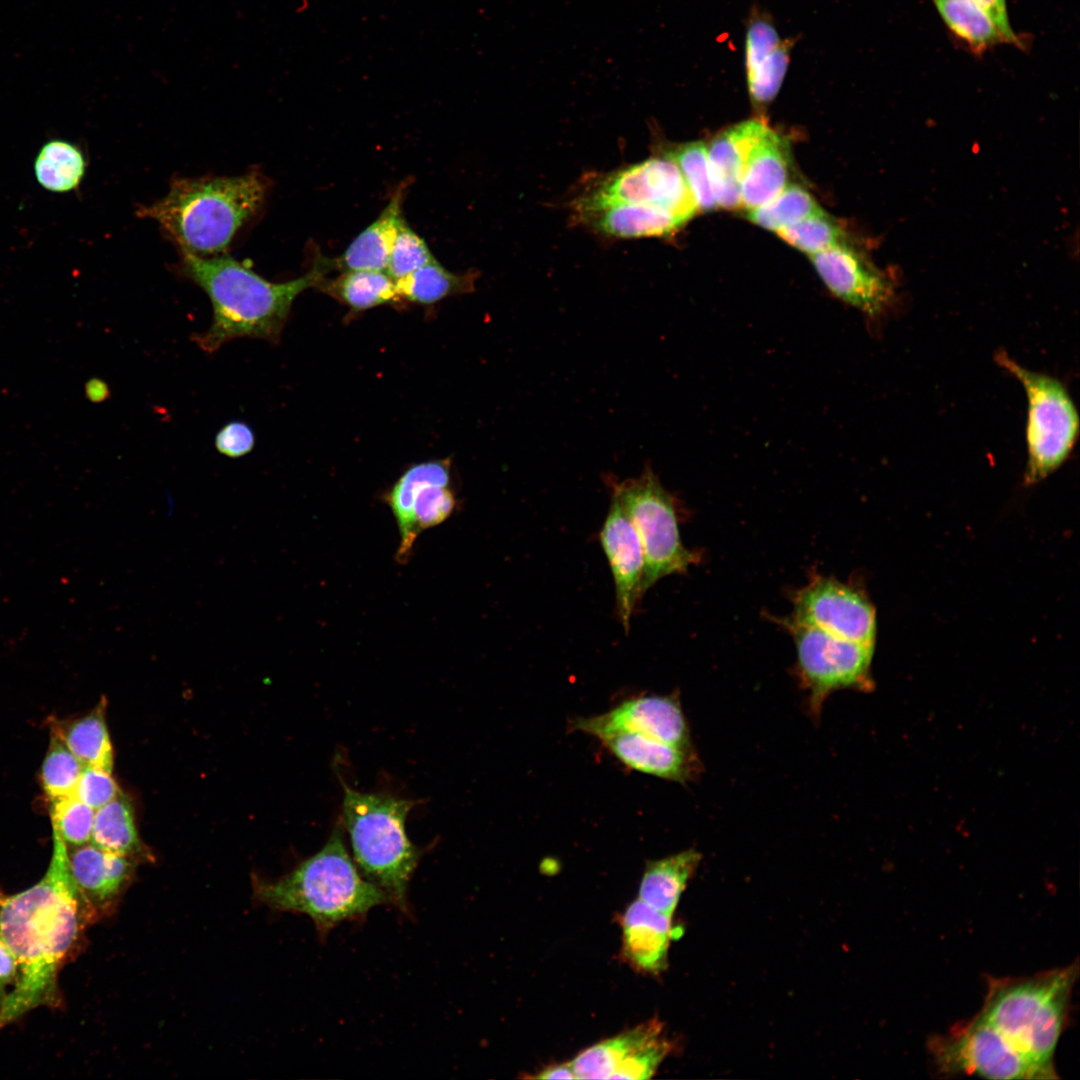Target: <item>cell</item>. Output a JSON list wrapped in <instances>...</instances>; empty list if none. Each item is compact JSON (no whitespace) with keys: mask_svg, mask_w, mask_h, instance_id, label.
I'll list each match as a JSON object with an SVG mask.
<instances>
[{"mask_svg":"<svg viewBox=\"0 0 1080 1080\" xmlns=\"http://www.w3.org/2000/svg\"><path fill=\"white\" fill-rule=\"evenodd\" d=\"M768 128L760 119L742 121L720 132L707 146L718 207L741 208V181L747 160Z\"/></svg>","mask_w":1080,"mask_h":1080,"instance_id":"cell-21","label":"cell"},{"mask_svg":"<svg viewBox=\"0 0 1080 1080\" xmlns=\"http://www.w3.org/2000/svg\"><path fill=\"white\" fill-rule=\"evenodd\" d=\"M72 877L98 918L115 912L135 872V859L93 844L68 849Z\"/></svg>","mask_w":1080,"mask_h":1080,"instance_id":"cell-18","label":"cell"},{"mask_svg":"<svg viewBox=\"0 0 1080 1080\" xmlns=\"http://www.w3.org/2000/svg\"><path fill=\"white\" fill-rule=\"evenodd\" d=\"M267 187L257 171L175 179L163 198L140 208L138 215L156 221L182 253L216 256L259 210Z\"/></svg>","mask_w":1080,"mask_h":1080,"instance_id":"cell-3","label":"cell"},{"mask_svg":"<svg viewBox=\"0 0 1080 1080\" xmlns=\"http://www.w3.org/2000/svg\"><path fill=\"white\" fill-rule=\"evenodd\" d=\"M942 1072L989 1079H1043L992 1025L979 1014L930 1043Z\"/></svg>","mask_w":1080,"mask_h":1080,"instance_id":"cell-10","label":"cell"},{"mask_svg":"<svg viewBox=\"0 0 1080 1080\" xmlns=\"http://www.w3.org/2000/svg\"><path fill=\"white\" fill-rule=\"evenodd\" d=\"M18 974L17 960L0 937V1001L6 996V986L15 983Z\"/></svg>","mask_w":1080,"mask_h":1080,"instance_id":"cell-43","label":"cell"},{"mask_svg":"<svg viewBox=\"0 0 1080 1080\" xmlns=\"http://www.w3.org/2000/svg\"><path fill=\"white\" fill-rule=\"evenodd\" d=\"M657 1018L636 1025L582 1050L572 1061L577 1079H610L617 1067L645 1044L663 1034Z\"/></svg>","mask_w":1080,"mask_h":1080,"instance_id":"cell-26","label":"cell"},{"mask_svg":"<svg viewBox=\"0 0 1080 1080\" xmlns=\"http://www.w3.org/2000/svg\"><path fill=\"white\" fill-rule=\"evenodd\" d=\"M253 891L271 909L307 915L321 939L339 924L363 920L373 908L389 903L350 857L339 822L317 853L276 881L254 879Z\"/></svg>","mask_w":1080,"mask_h":1080,"instance_id":"cell-4","label":"cell"},{"mask_svg":"<svg viewBox=\"0 0 1080 1080\" xmlns=\"http://www.w3.org/2000/svg\"><path fill=\"white\" fill-rule=\"evenodd\" d=\"M99 920L76 886L66 843L53 832L44 877L16 894L0 890V937L18 963L13 989L0 1001V1029L40 1007H58V974Z\"/></svg>","mask_w":1080,"mask_h":1080,"instance_id":"cell-1","label":"cell"},{"mask_svg":"<svg viewBox=\"0 0 1080 1080\" xmlns=\"http://www.w3.org/2000/svg\"><path fill=\"white\" fill-rule=\"evenodd\" d=\"M83 768V764L66 745L50 733V743L40 773L41 786L47 798L52 801L75 795Z\"/></svg>","mask_w":1080,"mask_h":1080,"instance_id":"cell-36","label":"cell"},{"mask_svg":"<svg viewBox=\"0 0 1080 1080\" xmlns=\"http://www.w3.org/2000/svg\"><path fill=\"white\" fill-rule=\"evenodd\" d=\"M105 703L72 719H51L50 733L56 735L83 764L111 773L113 749L106 721Z\"/></svg>","mask_w":1080,"mask_h":1080,"instance_id":"cell-27","label":"cell"},{"mask_svg":"<svg viewBox=\"0 0 1080 1080\" xmlns=\"http://www.w3.org/2000/svg\"><path fill=\"white\" fill-rule=\"evenodd\" d=\"M1078 961L1024 978H990L978 1013L1043 1076L1054 1079L1055 1050L1064 1030Z\"/></svg>","mask_w":1080,"mask_h":1080,"instance_id":"cell-5","label":"cell"},{"mask_svg":"<svg viewBox=\"0 0 1080 1080\" xmlns=\"http://www.w3.org/2000/svg\"><path fill=\"white\" fill-rule=\"evenodd\" d=\"M590 718L601 725L634 730L686 752H696L679 696L675 694L633 696Z\"/></svg>","mask_w":1080,"mask_h":1080,"instance_id":"cell-17","label":"cell"},{"mask_svg":"<svg viewBox=\"0 0 1080 1080\" xmlns=\"http://www.w3.org/2000/svg\"><path fill=\"white\" fill-rule=\"evenodd\" d=\"M581 197L652 206L672 213L685 223L698 211L678 165L664 154L603 176Z\"/></svg>","mask_w":1080,"mask_h":1080,"instance_id":"cell-12","label":"cell"},{"mask_svg":"<svg viewBox=\"0 0 1080 1080\" xmlns=\"http://www.w3.org/2000/svg\"><path fill=\"white\" fill-rule=\"evenodd\" d=\"M820 209L807 190L800 185L789 184L767 203L747 210L745 216L750 222L764 229L777 232L805 219Z\"/></svg>","mask_w":1080,"mask_h":1080,"instance_id":"cell-33","label":"cell"},{"mask_svg":"<svg viewBox=\"0 0 1080 1080\" xmlns=\"http://www.w3.org/2000/svg\"><path fill=\"white\" fill-rule=\"evenodd\" d=\"M449 484V461H428L407 469L386 494L385 501L400 534L396 553L399 563L409 560L424 530L440 525L454 512L456 498Z\"/></svg>","mask_w":1080,"mask_h":1080,"instance_id":"cell-11","label":"cell"},{"mask_svg":"<svg viewBox=\"0 0 1080 1080\" xmlns=\"http://www.w3.org/2000/svg\"><path fill=\"white\" fill-rule=\"evenodd\" d=\"M436 260L425 240L403 220L393 243L385 272L395 281Z\"/></svg>","mask_w":1080,"mask_h":1080,"instance_id":"cell-38","label":"cell"},{"mask_svg":"<svg viewBox=\"0 0 1080 1080\" xmlns=\"http://www.w3.org/2000/svg\"><path fill=\"white\" fill-rule=\"evenodd\" d=\"M256 436L253 428L242 420H233L224 424L216 433V450L229 458H240L249 454L255 447Z\"/></svg>","mask_w":1080,"mask_h":1080,"instance_id":"cell-41","label":"cell"},{"mask_svg":"<svg viewBox=\"0 0 1080 1080\" xmlns=\"http://www.w3.org/2000/svg\"><path fill=\"white\" fill-rule=\"evenodd\" d=\"M793 42L779 35L768 16L753 14L745 34V72L754 106L763 108L778 94L791 60Z\"/></svg>","mask_w":1080,"mask_h":1080,"instance_id":"cell-19","label":"cell"},{"mask_svg":"<svg viewBox=\"0 0 1080 1080\" xmlns=\"http://www.w3.org/2000/svg\"><path fill=\"white\" fill-rule=\"evenodd\" d=\"M792 620L836 637L874 646L875 609L855 587L832 577L814 576L793 596Z\"/></svg>","mask_w":1080,"mask_h":1080,"instance_id":"cell-13","label":"cell"},{"mask_svg":"<svg viewBox=\"0 0 1080 1080\" xmlns=\"http://www.w3.org/2000/svg\"><path fill=\"white\" fill-rule=\"evenodd\" d=\"M324 293L362 311L399 300L395 281L384 270H351L317 285Z\"/></svg>","mask_w":1080,"mask_h":1080,"instance_id":"cell-28","label":"cell"},{"mask_svg":"<svg viewBox=\"0 0 1080 1080\" xmlns=\"http://www.w3.org/2000/svg\"><path fill=\"white\" fill-rule=\"evenodd\" d=\"M776 233L786 243L809 256L848 240L841 225L822 209Z\"/></svg>","mask_w":1080,"mask_h":1080,"instance_id":"cell-35","label":"cell"},{"mask_svg":"<svg viewBox=\"0 0 1080 1080\" xmlns=\"http://www.w3.org/2000/svg\"><path fill=\"white\" fill-rule=\"evenodd\" d=\"M702 860L694 848L648 861L641 878L639 899L652 908L672 916L680 896Z\"/></svg>","mask_w":1080,"mask_h":1080,"instance_id":"cell-25","label":"cell"},{"mask_svg":"<svg viewBox=\"0 0 1080 1080\" xmlns=\"http://www.w3.org/2000/svg\"><path fill=\"white\" fill-rule=\"evenodd\" d=\"M91 844L134 859L146 856L135 827L132 806L122 794L97 809Z\"/></svg>","mask_w":1080,"mask_h":1080,"instance_id":"cell-31","label":"cell"},{"mask_svg":"<svg viewBox=\"0 0 1080 1080\" xmlns=\"http://www.w3.org/2000/svg\"><path fill=\"white\" fill-rule=\"evenodd\" d=\"M573 210L579 223L618 239L668 236L685 224L672 213L647 205L579 197Z\"/></svg>","mask_w":1080,"mask_h":1080,"instance_id":"cell-20","label":"cell"},{"mask_svg":"<svg viewBox=\"0 0 1080 1080\" xmlns=\"http://www.w3.org/2000/svg\"><path fill=\"white\" fill-rule=\"evenodd\" d=\"M599 539L614 580L617 615L628 632L636 604L642 597L644 555L632 522L612 496Z\"/></svg>","mask_w":1080,"mask_h":1080,"instance_id":"cell-16","label":"cell"},{"mask_svg":"<svg viewBox=\"0 0 1080 1080\" xmlns=\"http://www.w3.org/2000/svg\"><path fill=\"white\" fill-rule=\"evenodd\" d=\"M476 278L475 272L455 274L434 260L395 280V285L400 299L433 304L448 296L471 292Z\"/></svg>","mask_w":1080,"mask_h":1080,"instance_id":"cell-29","label":"cell"},{"mask_svg":"<svg viewBox=\"0 0 1080 1080\" xmlns=\"http://www.w3.org/2000/svg\"><path fill=\"white\" fill-rule=\"evenodd\" d=\"M110 774L98 768L84 766L75 795L94 810L99 809L121 794Z\"/></svg>","mask_w":1080,"mask_h":1080,"instance_id":"cell-40","label":"cell"},{"mask_svg":"<svg viewBox=\"0 0 1080 1080\" xmlns=\"http://www.w3.org/2000/svg\"><path fill=\"white\" fill-rule=\"evenodd\" d=\"M679 167L700 211H712L718 207L714 194L707 145L702 141L672 147L663 153Z\"/></svg>","mask_w":1080,"mask_h":1080,"instance_id":"cell-34","label":"cell"},{"mask_svg":"<svg viewBox=\"0 0 1080 1080\" xmlns=\"http://www.w3.org/2000/svg\"><path fill=\"white\" fill-rule=\"evenodd\" d=\"M809 257L827 289L865 315L879 316L891 302L890 280L848 240Z\"/></svg>","mask_w":1080,"mask_h":1080,"instance_id":"cell-15","label":"cell"},{"mask_svg":"<svg viewBox=\"0 0 1080 1080\" xmlns=\"http://www.w3.org/2000/svg\"><path fill=\"white\" fill-rule=\"evenodd\" d=\"M996 361L1018 379L1026 393L1028 460L1024 480L1034 484L1069 456L1079 433V415L1059 380L1028 370L1005 353H998Z\"/></svg>","mask_w":1080,"mask_h":1080,"instance_id":"cell-8","label":"cell"},{"mask_svg":"<svg viewBox=\"0 0 1080 1080\" xmlns=\"http://www.w3.org/2000/svg\"><path fill=\"white\" fill-rule=\"evenodd\" d=\"M671 1050V1042L661 1034L625 1059L613 1072L610 1079L642 1080L651 1078Z\"/></svg>","mask_w":1080,"mask_h":1080,"instance_id":"cell-39","label":"cell"},{"mask_svg":"<svg viewBox=\"0 0 1080 1080\" xmlns=\"http://www.w3.org/2000/svg\"><path fill=\"white\" fill-rule=\"evenodd\" d=\"M622 953L630 965L645 973L659 974L668 964V950L675 928L666 915L639 898L622 917Z\"/></svg>","mask_w":1080,"mask_h":1080,"instance_id":"cell-22","label":"cell"},{"mask_svg":"<svg viewBox=\"0 0 1080 1080\" xmlns=\"http://www.w3.org/2000/svg\"><path fill=\"white\" fill-rule=\"evenodd\" d=\"M50 817L53 832L68 846H81L91 842L94 809L76 795L50 801Z\"/></svg>","mask_w":1080,"mask_h":1080,"instance_id":"cell-37","label":"cell"},{"mask_svg":"<svg viewBox=\"0 0 1080 1080\" xmlns=\"http://www.w3.org/2000/svg\"><path fill=\"white\" fill-rule=\"evenodd\" d=\"M782 624L792 634L797 652V675L807 692L808 712L818 719L830 694L866 688L874 646L831 635L787 618Z\"/></svg>","mask_w":1080,"mask_h":1080,"instance_id":"cell-9","label":"cell"},{"mask_svg":"<svg viewBox=\"0 0 1080 1080\" xmlns=\"http://www.w3.org/2000/svg\"><path fill=\"white\" fill-rule=\"evenodd\" d=\"M409 182L400 184L375 221L367 226L342 255L330 258L332 270H385L398 233L402 205Z\"/></svg>","mask_w":1080,"mask_h":1080,"instance_id":"cell-23","label":"cell"},{"mask_svg":"<svg viewBox=\"0 0 1080 1080\" xmlns=\"http://www.w3.org/2000/svg\"><path fill=\"white\" fill-rule=\"evenodd\" d=\"M946 26L975 54L1002 43L1004 36L988 15L966 0H931Z\"/></svg>","mask_w":1080,"mask_h":1080,"instance_id":"cell-32","label":"cell"},{"mask_svg":"<svg viewBox=\"0 0 1080 1080\" xmlns=\"http://www.w3.org/2000/svg\"><path fill=\"white\" fill-rule=\"evenodd\" d=\"M787 140L768 128L753 148L741 181V208L761 206L786 186L790 167Z\"/></svg>","mask_w":1080,"mask_h":1080,"instance_id":"cell-24","label":"cell"},{"mask_svg":"<svg viewBox=\"0 0 1080 1080\" xmlns=\"http://www.w3.org/2000/svg\"><path fill=\"white\" fill-rule=\"evenodd\" d=\"M537 1079H577L571 1061L552 1064L533 1076Z\"/></svg>","mask_w":1080,"mask_h":1080,"instance_id":"cell-44","label":"cell"},{"mask_svg":"<svg viewBox=\"0 0 1080 1080\" xmlns=\"http://www.w3.org/2000/svg\"><path fill=\"white\" fill-rule=\"evenodd\" d=\"M984 11L992 22L996 25L998 30L1006 39L1008 44H1013L1019 48H1025L1023 41L1015 34L1011 27L1009 16L1007 12L1006 0H966Z\"/></svg>","mask_w":1080,"mask_h":1080,"instance_id":"cell-42","label":"cell"},{"mask_svg":"<svg viewBox=\"0 0 1080 1080\" xmlns=\"http://www.w3.org/2000/svg\"><path fill=\"white\" fill-rule=\"evenodd\" d=\"M570 728L597 738L626 767L680 784L694 781L702 770L697 752H686L640 732L577 717Z\"/></svg>","mask_w":1080,"mask_h":1080,"instance_id":"cell-14","label":"cell"},{"mask_svg":"<svg viewBox=\"0 0 1080 1080\" xmlns=\"http://www.w3.org/2000/svg\"><path fill=\"white\" fill-rule=\"evenodd\" d=\"M86 167V158L76 144L63 139H52L37 153L34 175L44 189L66 193L79 186Z\"/></svg>","mask_w":1080,"mask_h":1080,"instance_id":"cell-30","label":"cell"},{"mask_svg":"<svg viewBox=\"0 0 1080 1080\" xmlns=\"http://www.w3.org/2000/svg\"><path fill=\"white\" fill-rule=\"evenodd\" d=\"M85 395L89 401L100 403L110 396V390L103 380L91 378L85 384Z\"/></svg>","mask_w":1080,"mask_h":1080,"instance_id":"cell-45","label":"cell"},{"mask_svg":"<svg viewBox=\"0 0 1080 1080\" xmlns=\"http://www.w3.org/2000/svg\"><path fill=\"white\" fill-rule=\"evenodd\" d=\"M605 481L642 545V595L661 578L685 573L700 560L681 541L676 498L662 486L649 465H645L638 477L617 481L607 475Z\"/></svg>","mask_w":1080,"mask_h":1080,"instance_id":"cell-7","label":"cell"},{"mask_svg":"<svg viewBox=\"0 0 1080 1080\" xmlns=\"http://www.w3.org/2000/svg\"><path fill=\"white\" fill-rule=\"evenodd\" d=\"M342 817L360 872L380 887L399 912L411 915L408 888L423 850L406 833L416 801L385 793L359 792L341 781Z\"/></svg>","mask_w":1080,"mask_h":1080,"instance_id":"cell-6","label":"cell"},{"mask_svg":"<svg viewBox=\"0 0 1080 1080\" xmlns=\"http://www.w3.org/2000/svg\"><path fill=\"white\" fill-rule=\"evenodd\" d=\"M330 271L329 258L318 256L305 275L275 283L224 254L182 253L179 272L206 293L213 310L209 328L193 342L208 354L238 338L278 343L296 297Z\"/></svg>","mask_w":1080,"mask_h":1080,"instance_id":"cell-2","label":"cell"}]
</instances>
